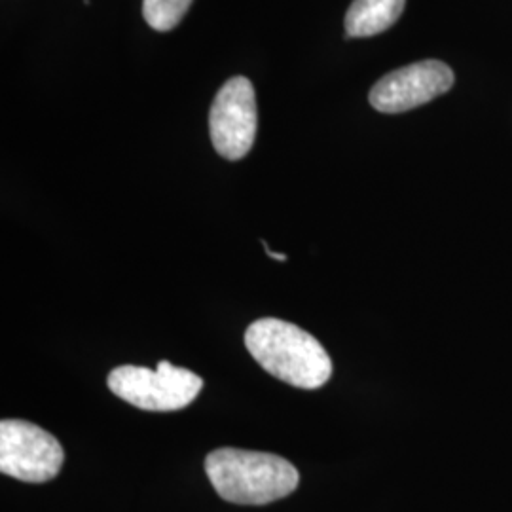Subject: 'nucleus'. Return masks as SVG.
I'll return each instance as SVG.
<instances>
[{
	"mask_svg": "<svg viewBox=\"0 0 512 512\" xmlns=\"http://www.w3.org/2000/svg\"><path fill=\"white\" fill-rule=\"evenodd\" d=\"M245 346L258 365L285 384L319 389L332 376V361L321 342L289 321L264 317L245 332Z\"/></svg>",
	"mask_w": 512,
	"mask_h": 512,
	"instance_id": "obj_1",
	"label": "nucleus"
},
{
	"mask_svg": "<svg viewBox=\"0 0 512 512\" xmlns=\"http://www.w3.org/2000/svg\"><path fill=\"white\" fill-rule=\"evenodd\" d=\"M215 492L236 505H268L293 494L300 475L291 461L266 452L220 448L205 458Z\"/></svg>",
	"mask_w": 512,
	"mask_h": 512,
	"instance_id": "obj_2",
	"label": "nucleus"
},
{
	"mask_svg": "<svg viewBox=\"0 0 512 512\" xmlns=\"http://www.w3.org/2000/svg\"><path fill=\"white\" fill-rule=\"evenodd\" d=\"M109 389L122 401L148 412H175L194 403L203 380L192 370L160 361L156 370L124 365L109 374Z\"/></svg>",
	"mask_w": 512,
	"mask_h": 512,
	"instance_id": "obj_3",
	"label": "nucleus"
},
{
	"mask_svg": "<svg viewBox=\"0 0 512 512\" xmlns=\"http://www.w3.org/2000/svg\"><path fill=\"white\" fill-rule=\"evenodd\" d=\"M65 452L59 440L35 423L2 420L0 471L21 482L42 484L59 475Z\"/></svg>",
	"mask_w": 512,
	"mask_h": 512,
	"instance_id": "obj_4",
	"label": "nucleus"
},
{
	"mask_svg": "<svg viewBox=\"0 0 512 512\" xmlns=\"http://www.w3.org/2000/svg\"><path fill=\"white\" fill-rule=\"evenodd\" d=\"M258 128L255 88L249 78L234 76L220 88L209 110V133L217 154L236 162L255 145Z\"/></svg>",
	"mask_w": 512,
	"mask_h": 512,
	"instance_id": "obj_5",
	"label": "nucleus"
},
{
	"mask_svg": "<svg viewBox=\"0 0 512 512\" xmlns=\"http://www.w3.org/2000/svg\"><path fill=\"white\" fill-rule=\"evenodd\" d=\"M454 71L439 59H425L406 65L380 78L368 95L370 105L385 114H399L427 105L435 97L450 92Z\"/></svg>",
	"mask_w": 512,
	"mask_h": 512,
	"instance_id": "obj_6",
	"label": "nucleus"
},
{
	"mask_svg": "<svg viewBox=\"0 0 512 512\" xmlns=\"http://www.w3.org/2000/svg\"><path fill=\"white\" fill-rule=\"evenodd\" d=\"M406 0H353L346 14V35L365 38L391 29L403 16Z\"/></svg>",
	"mask_w": 512,
	"mask_h": 512,
	"instance_id": "obj_7",
	"label": "nucleus"
},
{
	"mask_svg": "<svg viewBox=\"0 0 512 512\" xmlns=\"http://www.w3.org/2000/svg\"><path fill=\"white\" fill-rule=\"evenodd\" d=\"M194 0H143V18L150 29L167 33L183 21Z\"/></svg>",
	"mask_w": 512,
	"mask_h": 512,
	"instance_id": "obj_8",
	"label": "nucleus"
},
{
	"mask_svg": "<svg viewBox=\"0 0 512 512\" xmlns=\"http://www.w3.org/2000/svg\"><path fill=\"white\" fill-rule=\"evenodd\" d=\"M262 245H264V249H266V253L275 258V260H279V262H285L287 260V255H279V253H274V251H270V247H268V243L266 241H262Z\"/></svg>",
	"mask_w": 512,
	"mask_h": 512,
	"instance_id": "obj_9",
	"label": "nucleus"
}]
</instances>
